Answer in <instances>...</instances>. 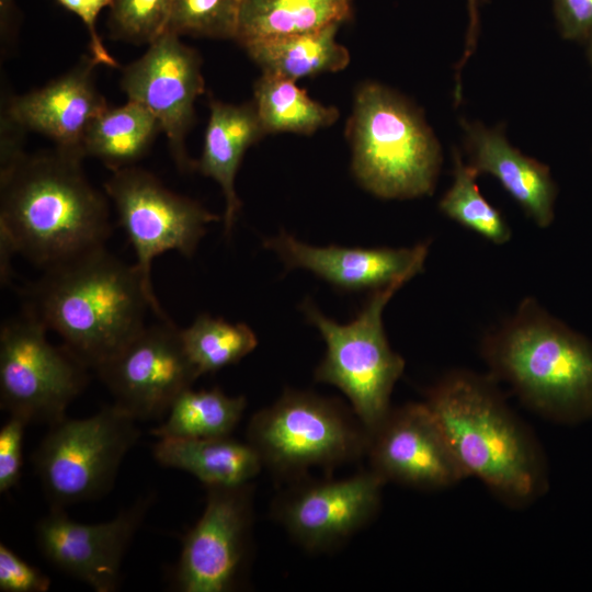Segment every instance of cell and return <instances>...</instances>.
Returning <instances> with one entry per match:
<instances>
[{
    "mask_svg": "<svg viewBox=\"0 0 592 592\" xmlns=\"http://www.w3.org/2000/svg\"><path fill=\"white\" fill-rule=\"evenodd\" d=\"M82 160L55 147L1 164L0 242L43 269L104 247L109 204Z\"/></svg>",
    "mask_w": 592,
    "mask_h": 592,
    "instance_id": "2",
    "label": "cell"
},
{
    "mask_svg": "<svg viewBox=\"0 0 592 592\" xmlns=\"http://www.w3.org/2000/svg\"><path fill=\"white\" fill-rule=\"evenodd\" d=\"M84 55L66 73L44 87L5 96L1 115L22 130L42 134L55 147L84 158L82 144L91 122L109 106L95 86V67Z\"/></svg>",
    "mask_w": 592,
    "mask_h": 592,
    "instance_id": "17",
    "label": "cell"
},
{
    "mask_svg": "<svg viewBox=\"0 0 592 592\" xmlns=\"http://www.w3.org/2000/svg\"><path fill=\"white\" fill-rule=\"evenodd\" d=\"M47 331L24 312L2 325L0 405L9 415L50 426L82 391L87 367L65 346L53 345Z\"/></svg>",
    "mask_w": 592,
    "mask_h": 592,
    "instance_id": "9",
    "label": "cell"
},
{
    "mask_svg": "<svg viewBox=\"0 0 592 592\" xmlns=\"http://www.w3.org/2000/svg\"><path fill=\"white\" fill-rule=\"evenodd\" d=\"M351 14L352 0H240L235 41L246 48L341 24Z\"/></svg>",
    "mask_w": 592,
    "mask_h": 592,
    "instance_id": "22",
    "label": "cell"
},
{
    "mask_svg": "<svg viewBox=\"0 0 592 592\" xmlns=\"http://www.w3.org/2000/svg\"><path fill=\"white\" fill-rule=\"evenodd\" d=\"M161 132L156 116L143 104L127 100L107 106L89 125L82 144L84 157L101 160L111 171L135 166Z\"/></svg>",
    "mask_w": 592,
    "mask_h": 592,
    "instance_id": "24",
    "label": "cell"
},
{
    "mask_svg": "<svg viewBox=\"0 0 592 592\" xmlns=\"http://www.w3.org/2000/svg\"><path fill=\"white\" fill-rule=\"evenodd\" d=\"M152 501V494L144 496L114 519L96 524L76 522L64 508L50 506L35 527L37 545L60 571L96 592H113L123 558Z\"/></svg>",
    "mask_w": 592,
    "mask_h": 592,
    "instance_id": "15",
    "label": "cell"
},
{
    "mask_svg": "<svg viewBox=\"0 0 592 592\" xmlns=\"http://www.w3.org/2000/svg\"><path fill=\"white\" fill-rule=\"evenodd\" d=\"M119 86L127 100L143 104L156 116L178 168L194 169L185 137L194 122V103L205 92L198 52L164 31L141 57L122 68Z\"/></svg>",
    "mask_w": 592,
    "mask_h": 592,
    "instance_id": "13",
    "label": "cell"
},
{
    "mask_svg": "<svg viewBox=\"0 0 592 592\" xmlns=\"http://www.w3.org/2000/svg\"><path fill=\"white\" fill-rule=\"evenodd\" d=\"M65 9L76 14L86 25L89 33L90 55L99 65L119 68V64L107 52L98 33L96 22L101 11L110 8L112 0H56Z\"/></svg>",
    "mask_w": 592,
    "mask_h": 592,
    "instance_id": "33",
    "label": "cell"
},
{
    "mask_svg": "<svg viewBox=\"0 0 592 592\" xmlns=\"http://www.w3.org/2000/svg\"><path fill=\"white\" fill-rule=\"evenodd\" d=\"M247 442L274 475L299 480L312 467L331 470L366 455L368 432L338 401L286 390L253 414Z\"/></svg>",
    "mask_w": 592,
    "mask_h": 592,
    "instance_id": "7",
    "label": "cell"
},
{
    "mask_svg": "<svg viewBox=\"0 0 592 592\" xmlns=\"http://www.w3.org/2000/svg\"><path fill=\"white\" fill-rule=\"evenodd\" d=\"M206 504L187 532L174 572L181 592L239 588L251 557L253 486L205 487Z\"/></svg>",
    "mask_w": 592,
    "mask_h": 592,
    "instance_id": "11",
    "label": "cell"
},
{
    "mask_svg": "<svg viewBox=\"0 0 592 592\" xmlns=\"http://www.w3.org/2000/svg\"><path fill=\"white\" fill-rule=\"evenodd\" d=\"M467 2H468V12H469V26H468L467 37H466L467 41H466L465 54L460 62L458 64V68H460L465 64L467 58L473 53L476 45L477 34H478V25H479L478 0H467Z\"/></svg>",
    "mask_w": 592,
    "mask_h": 592,
    "instance_id": "36",
    "label": "cell"
},
{
    "mask_svg": "<svg viewBox=\"0 0 592 592\" xmlns=\"http://www.w3.org/2000/svg\"><path fill=\"white\" fill-rule=\"evenodd\" d=\"M29 423L10 415L0 429V492L12 489L21 477L23 466V439Z\"/></svg>",
    "mask_w": 592,
    "mask_h": 592,
    "instance_id": "32",
    "label": "cell"
},
{
    "mask_svg": "<svg viewBox=\"0 0 592 592\" xmlns=\"http://www.w3.org/2000/svg\"><path fill=\"white\" fill-rule=\"evenodd\" d=\"M408 281L400 278L373 291L357 316L344 325L326 317L310 299L301 306L327 346L315 379L340 389L368 433L390 411L391 392L405 369V360L388 343L383 311Z\"/></svg>",
    "mask_w": 592,
    "mask_h": 592,
    "instance_id": "6",
    "label": "cell"
},
{
    "mask_svg": "<svg viewBox=\"0 0 592 592\" xmlns=\"http://www.w3.org/2000/svg\"><path fill=\"white\" fill-rule=\"evenodd\" d=\"M587 41L589 43V59H590V62H591V66H592V32L588 36Z\"/></svg>",
    "mask_w": 592,
    "mask_h": 592,
    "instance_id": "37",
    "label": "cell"
},
{
    "mask_svg": "<svg viewBox=\"0 0 592 592\" xmlns=\"http://www.w3.org/2000/svg\"><path fill=\"white\" fill-rule=\"evenodd\" d=\"M339 26L331 24L312 32L255 43L244 49L264 73L293 81L335 72L350 62L348 48L335 39Z\"/></svg>",
    "mask_w": 592,
    "mask_h": 592,
    "instance_id": "23",
    "label": "cell"
},
{
    "mask_svg": "<svg viewBox=\"0 0 592 592\" xmlns=\"http://www.w3.org/2000/svg\"><path fill=\"white\" fill-rule=\"evenodd\" d=\"M172 0H112L107 26L115 41L150 44L167 30Z\"/></svg>",
    "mask_w": 592,
    "mask_h": 592,
    "instance_id": "30",
    "label": "cell"
},
{
    "mask_svg": "<svg viewBox=\"0 0 592 592\" xmlns=\"http://www.w3.org/2000/svg\"><path fill=\"white\" fill-rule=\"evenodd\" d=\"M366 455L386 482L420 490L449 488L468 477L424 401L391 408L368 433Z\"/></svg>",
    "mask_w": 592,
    "mask_h": 592,
    "instance_id": "16",
    "label": "cell"
},
{
    "mask_svg": "<svg viewBox=\"0 0 592 592\" xmlns=\"http://www.w3.org/2000/svg\"><path fill=\"white\" fill-rule=\"evenodd\" d=\"M555 18L562 37L587 39L592 32V0H553Z\"/></svg>",
    "mask_w": 592,
    "mask_h": 592,
    "instance_id": "34",
    "label": "cell"
},
{
    "mask_svg": "<svg viewBox=\"0 0 592 592\" xmlns=\"http://www.w3.org/2000/svg\"><path fill=\"white\" fill-rule=\"evenodd\" d=\"M287 270L304 269L343 291H375L423 270L429 243L411 248L315 247L281 232L264 240Z\"/></svg>",
    "mask_w": 592,
    "mask_h": 592,
    "instance_id": "18",
    "label": "cell"
},
{
    "mask_svg": "<svg viewBox=\"0 0 592 592\" xmlns=\"http://www.w3.org/2000/svg\"><path fill=\"white\" fill-rule=\"evenodd\" d=\"M423 401L466 475L478 478L506 506L524 509L547 492L542 445L490 374L451 371Z\"/></svg>",
    "mask_w": 592,
    "mask_h": 592,
    "instance_id": "3",
    "label": "cell"
},
{
    "mask_svg": "<svg viewBox=\"0 0 592 592\" xmlns=\"http://www.w3.org/2000/svg\"><path fill=\"white\" fill-rule=\"evenodd\" d=\"M50 579L3 543L0 544V591L46 592Z\"/></svg>",
    "mask_w": 592,
    "mask_h": 592,
    "instance_id": "31",
    "label": "cell"
},
{
    "mask_svg": "<svg viewBox=\"0 0 592 592\" xmlns=\"http://www.w3.org/2000/svg\"><path fill=\"white\" fill-rule=\"evenodd\" d=\"M480 350L489 374L535 413L568 425L592 419V342L533 297L488 332Z\"/></svg>",
    "mask_w": 592,
    "mask_h": 592,
    "instance_id": "4",
    "label": "cell"
},
{
    "mask_svg": "<svg viewBox=\"0 0 592 592\" xmlns=\"http://www.w3.org/2000/svg\"><path fill=\"white\" fill-rule=\"evenodd\" d=\"M111 172L104 183L105 194L133 246L134 265L148 293L156 297L150 275L153 259L171 250L191 258L206 226L219 220V216L171 191L145 169L132 166Z\"/></svg>",
    "mask_w": 592,
    "mask_h": 592,
    "instance_id": "10",
    "label": "cell"
},
{
    "mask_svg": "<svg viewBox=\"0 0 592 592\" xmlns=\"http://www.w3.org/2000/svg\"><path fill=\"white\" fill-rule=\"evenodd\" d=\"M136 422L113 403L91 417H66L50 425L32 456L50 506L64 508L107 493L124 457L139 439Z\"/></svg>",
    "mask_w": 592,
    "mask_h": 592,
    "instance_id": "8",
    "label": "cell"
},
{
    "mask_svg": "<svg viewBox=\"0 0 592 592\" xmlns=\"http://www.w3.org/2000/svg\"><path fill=\"white\" fill-rule=\"evenodd\" d=\"M253 103L265 134L310 135L340 115L337 107L310 99L295 81L264 72L254 84Z\"/></svg>",
    "mask_w": 592,
    "mask_h": 592,
    "instance_id": "25",
    "label": "cell"
},
{
    "mask_svg": "<svg viewBox=\"0 0 592 592\" xmlns=\"http://www.w3.org/2000/svg\"><path fill=\"white\" fill-rule=\"evenodd\" d=\"M25 315L56 332L95 372L146 326L148 309L167 319L135 265L100 247L44 269L22 293Z\"/></svg>",
    "mask_w": 592,
    "mask_h": 592,
    "instance_id": "1",
    "label": "cell"
},
{
    "mask_svg": "<svg viewBox=\"0 0 592 592\" xmlns=\"http://www.w3.org/2000/svg\"><path fill=\"white\" fill-rule=\"evenodd\" d=\"M247 407L244 396H228L218 387L189 388L171 405L164 421L151 430L160 437L209 439L229 436Z\"/></svg>",
    "mask_w": 592,
    "mask_h": 592,
    "instance_id": "26",
    "label": "cell"
},
{
    "mask_svg": "<svg viewBox=\"0 0 592 592\" xmlns=\"http://www.w3.org/2000/svg\"><path fill=\"white\" fill-rule=\"evenodd\" d=\"M155 459L163 467L184 470L205 487L251 482L263 464L248 442L229 436L209 439L160 437Z\"/></svg>",
    "mask_w": 592,
    "mask_h": 592,
    "instance_id": "21",
    "label": "cell"
},
{
    "mask_svg": "<svg viewBox=\"0 0 592 592\" xmlns=\"http://www.w3.org/2000/svg\"><path fill=\"white\" fill-rule=\"evenodd\" d=\"M469 166L493 175L539 228L554 220L556 185L549 168L523 155L505 138L501 128L463 122Z\"/></svg>",
    "mask_w": 592,
    "mask_h": 592,
    "instance_id": "19",
    "label": "cell"
},
{
    "mask_svg": "<svg viewBox=\"0 0 592 592\" xmlns=\"http://www.w3.org/2000/svg\"><path fill=\"white\" fill-rule=\"evenodd\" d=\"M184 350L202 376L236 364L258 345L253 330L246 323H231L208 314L198 315L180 329Z\"/></svg>",
    "mask_w": 592,
    "mask_h": 592,
    "instance_id": "27",
    "label": "cell"
},
{
    "mask_svg": "<svg viewBox=\"0 0 592 592\" xmlns=\"http://www.w3.org/2000/svg\"><path fill=\"white\" fill-rule=\"evenodd\" d=\"M239 5L240 0H172L166 31L235 41Z\"/></svg>",
    "mask_w": 592,
    "mask_h": 592,
    "instance_id": "29",
    "label": "cell"
},
{
    "mask_svg": "<svg viewBox=\"0 0 592 592\" xmlns=\"http://www.w3.org/2000/svg\"><path fill=\"white\" fill-rule=\"evenodd\" d=\"M275 501L274 519L304 549H333L367 525L382 504L386 481L373 469L343 479H299Z\"/></svg>",
    "mask_w": 592,
    "mask_h": 592,
    "instance_id": "14",
    "label": "cell"
},
{
    "mask_svg": "<svg viewBox=\"0 0 592 592\" xmlns=\"http://www.w3.org/2000/svg\"><path fill=\"white\" fill-rule=\"evenodd\" d=\"M96 373L114 405L137 421L166 415L178 396L200 377L184 350L180 329L169 318L146 325Z\"/></svg>",
    "mask_w": 592,
    "mask_h": 592,
    "instance_id": "12",
    "label": "cell"
},
{
    "mask_svg": "<svg viewBox=\"0 0 592 592\" xmlns=\"http://www.w3.org/2000/svg\"><path fill=\"white\" fill-rule=\"evenodd\" d=\"M1 52L8 55L16 39L18 11L13 0H0Z\"/></svg>",
    "mask_w": 592,
    "mask_h": 592,
    "instance_id": "35",
    "label": "cell"
},
{
    "mask_svg": "<svg viewBox=\"0 0 592 592\" xmlns=\"http://www.w3.org/2000/svg\"><path fill=\"white\" fill-rule=\"evenodd\" d=\"M265 134L253 101L240 105L209 100L201 158L194 168L216 181L224 194V230L230 236L241 209L235 180L247 149Z\"/></svg>",
    "mask_w": 592,
    "mask_h": 592,
    "instance_id": "20",
    "label": "cell"
},
{
    "mask_svg": "<svg viewBox=\"0 0 592 592\" xmlns=\"http://www.w3.org/2000/svg\"><path fill=\"white\" fill-rule=\"evenodd\" d=\"M454 180L440 201V210L463 227L494 244L510 241L512 231L503 215L480 193L478 173L465 164L457 150L453 152Z\"/></svg>",
    "mask_w": 592,
    "mask_h": 592,
    "instance_id": "28",
    "label": "cell"
},
{
    "mask_svg": "<svg viewBox=\"0 0 592 592\" xmlns=\"http://www.w3.org/2000/svg\"><path fill=\"white\" fill-rule=\"evenodd\" d=\"M352 171L372 194L405 200L433 192L441 149L431 129L407 101L386 87L362 84L349 122Z\"/></svg>",
    "mask_w": 592,
    "mask_h": 592,
    "instance_id": "5",
    "label": "cell"
}]
</instances>
